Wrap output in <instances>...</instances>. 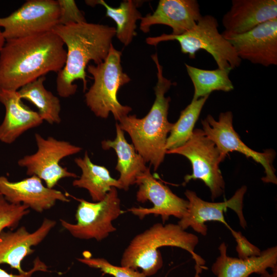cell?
Returning a JSON list of instances; mask_svg holds the SVG:
<instances>
[{"instance_id": "17", "label": "cell", "mask_w": 277, "mask_h": 277, "mask_svg": "<svg viewBox=\"0 0 277 277\" xmlns=\"http://www.w3.org/2000/svg\"><path fill=\"white\" fill-rule=\"evenodd\" d=\"M56 223L54 220L45 218L33 232H29L24 226L13 232L3 230L0 233V264H7L19 273H25L21 262L34 252L32 247L41 243Z\"/></svg>"}, {"instance_id": "31", "label": "cell", "mask_w": 277, "mask_h": 277, "mask_svg": "<svg viewBox=\"0 0 277 277\" xmlns=\"http://www.w3.org/2000/svg\"><path fill=\"white\" fill-rule=\"evenodd\" d=\"M38 271H48V267L38 257H37L33 262V267L29 271H25L24 273L14 274L9 273L0 268V277H31L34 273Z\"/></svg>"}, {"instance_id": "24", "label": "cell", "mask_w": 277, "mask_h": 277, "mask_svg": "<svg viewBox=\"0 0 277 277\" xmlns=\"http://www.w3.org/2000/svg\"><path fill=\"white\" fill-rule=\"evenodd\" d=\"M89 6L97 4L103 6L106 10V16L116 23V36L125 46L128 45L136 35V22L142 17L137 9L140 2L135 1H124L116 8L108 5L103 0L86 1Z\"/></svg>"}, {"instance_id": "22", "label": "cell", "mask_w": 277, "mask_h": 277, "mask_svg": "<svg viewBox=\"0 0 277 277\" xmlns=\"http://www.w3.org/2000/svg\"><path fill=\"white\" fill-rule=\"evenodd\" d=\"M74 162L82 174L73 181L72 185L86 189L93 202L103 200L112 187L122 189L118 180L111 176L105 167L93 163L87 151L83 157H76Z\"/></svg>"}, {"instance_id": "23", "label": "cell", "mask_w": 277, "mask_h": 277, "mask_svg": "<svg viewBox=\"0 0 277 277\" xmlns=\"http://www.w3.org/2000/svg\"><path fill=\"white\" fill-rule=\"evenodd\" d=\"M46 77L42 76L21 88L17 91L22 99L32 103L38 109L42 120L50 124L61 122V106L59 98L47 90L44 85Z\"/></svg>"}, {"instance_id": "3", "label": "cell", "mask_w": 277, "mask_h": 277, "mask_svg": "<svg viewBox=\"0 0 277 277\" xmlns=\"http://www.w3.org/2000/svg\"><path fill=\"white\" fill-rule=\"evenodd\" d=\"M157 68L155 98L148 114L143 118L127 115L119 121L120 128L130 136L136 152L157 170L166 154V144L173 123L168 120L170 97L165 94L176 83L164 77L157 54L151 55Z\"/></svg>"}, {"instance_id": "29", "label": "cell", "mask_w": 277, "mask_h": 277, "mask_svg": "<svg viewBox=\"0 0 277 277\" xmlns=\"http://www.w3.org/2000/svg\"><path fill=\"white\" fill-rule=\"evenodd\" d=\"M60 8L58 25H66L86 22L83 13L73 0H57Z\"/></svg>"}, {"instance_id": "7", "label": "cell", "mask_w": 277, "mask_h": 277, "mask_svg": "<svg viewBox=\"0 0 277 277\" xmlns=\"http://www.w3.org/2000/svg\"><path fill=\"white\" fill-rule=\"evenodd\" d=\"M80 204L75 213L76 224L61 219L63 228L74 237L100 241L116 229L112 221L123 213L117 188L112 187L102 201L90 202L75 199Z\"/></svg>"}, {"instance_id": "26", "label": "cell", "mask_w": 277, "mask_h": 277, "mask_svg": "<svg viewBox=\"0 0 277 277\" xmlns=\"http://www.w3.org/2000/svg\"><path fill=\"white\" fill-rule=\"evenodd\" d=\"M209 96L192 99L191 103L181 111L178 120L173 123L167 137L166 151L177 148L186 143L191 137L195 123Z\"/></svg>"}, {"instance_id": "4", "label": "cell", "mask_w": 277, "mask_h": 277, "mask_svg": "<svg viewBox=\"0 0 277 277\" xmlns=\"http://www.w3.org/2000/svg\"><path fill=\"white\" fill-rule=\"evenodd\" d=\"M198 237L182 229L178 224L156 223L135 236L124 251L121 266L134 270L140 268L146 276L155 274L163 265L158 249L164 246L181 248L190 253L196 263V273L205 261L194 252Z\"/></svg>"}, {"instance_id": "9", "label": "cell", "mask_w": 277, "mask_h": 277, "mask_svg": "<svg viewBox=\"0 0 277 277\" xmlns=\"http://www.w3.org/2000/svg\"><path fill=\"white\" fill-rule=\"evenodd\" d=\"M35 140L37 151L24 156L17 162L20 167L26 169L28 175L37 176L50 189L63 178L78 177L62 166L60 162L67 156L80 152L82 150L81 147L52 136L44 138L39 133L35 134Z\"/></svg>"}, {"instance_id": "14", "label": "cell", "mask_w": 277, "mask_h": 277, "mask_svg": "<svg viewBox=\"0 0 277 277\" xmlns=\"http://www.w3.org/2000/svg\"><path fill=\"white\" fill-rule=\"evenodd\" d=\"M239 58L265 67L277 65V18L239 34L223 32Z\"/></svg>"}, {"instance_id": "6", "label": "cell", "mask_w": 277, "mask_h": 277, "mask_svg": "<svg viewBox=\"0 0 277 277\" xmlns=\"http://www.w3.org/2000/svg\"><path fill=\"white\" fill-rule=\"evenodd\" d=\"M218 27L216 18L207 14L202 16L193 28L182 34H163L147 37L146 41L149 45L156 46L161 42L176 41L182 52L190 58H194L197 52L204 50L213 57L217 68L232 70L240 66L242 60L231 44L219 32Z\"/></svg>"}, {"instance_id": "28", "label": "cell", "mask_w": 277, "mask_h": 277, "mask_svg": "<svg viewBox=\"0 0 277 277\" xmlns=\"http://www.w3.org/2000/svg\"><path fill=\"white\" fill-rule=\"evenodd\" d=\"M77 260L90 267L99 269L104 273L114 277H146L143 272L130 268L112 265L104 258L84 255L83 258H77Z\"/></svg>"}, {"instance_id": "2", "label": "cell", "mask_w": 277, "mask_h": 277, "mask_svg": "<svg viewBox=\"0 0 277 277\" xmlns=\"http://www.w3.org/2000/svg\"><path fill=\"white\" fill-rule=\"evenodd\" d=\"M52 31L59 36L67 48L64 67L57 73L56 90L62 97L75 93L77 86L74 82L81 80L87 89L86 69L90 61L96 65L104 61L109 53L116 28L107 25L87 22L58 25Z\"/></svg>"}, {"instance_id": "19", "label": "cell", "mask_w": 277, "mask_h": 277, "mask_svg": "<svg viewBox=\"0 0 277 277\" xmlns=\"http://www.w3.org/2000/svg\"><path fill=\"white\" fill-rule=\"evenodd\" d=\"M17 91L0 89V103L5 115L0 125V141L10 144L27 130L41 125L43 120L36 111L22 102Z\"/></svg>"}, {"instance_id": "11", "label": "cell", "mask_w": 277, "mask_h": 277, "mask_svg": "<svg viewBox=\"0 0 277 277\" xmlns=\"http://www.w3.org/2000/svg\"><path fill=\"white\" fill-rule=\"evenodd\" d=\"M60 8L55 0H28L5 17H0L6 40L52 31L58 25Z\"/></svg>"}, {"instance_id": "20", "label": "cell", "mask_w": 277, "mask_h": 277, "mask_svg": "<svg viewBox=\"0 0 277 277\" xmlns=\"http://www.w3.org/2000/svg\"><path fill=\"white\" fill-rule=\"evenodd\" d=\"M226 244L219 247L220 255L211 266L216 277H249L253 273L260 275L268 269L277 266V246L261 251L260 255L242 259L228 256Z\"/></svg>"}, {"instance_id": "33", "label": "cell", "mask_w": 277, "mask_h": 277, "mask_svg": "<svg viewBox=\"0 0 277 277\" xmlns=\"http://www.w3.org/2000/svg\"><path fill=\"white\" fill-rule=\"evenodd\" d=\"M5 42L6 39L3 35V32L0 28V51L2 49Z\"/></svg>"}, {"instance_id": "12", "label": "cell", "mask_w": 277, "mask_h": 277, "mask_svg": "<svg viewBox=\"0 0 277 277\" xmlns=\"http://www.w3.org/2000/svg\"><path fill=\"white\" fill-rule=\"evenodd\" d=\"M246 191L247 187L243 186L227 201L209 202L199 197L194 191L186 190L185 195L188 201V208L177 224L185 230L191 227L195 232L204 236L207 233L208 228L205 224L207 222H220L230 229L231 228L225 220L224 212L227 208H230L237 214L241 227L245 229L247 222L243 208L244 196Z\"/></svg>"}, {"instance_id": "15", "label": "cell", "mask_w": 277, "mask_h": 277, "mask_svg": "<svg viewBox=\"0 0 277 277\" xmlns=\"http://www.w3.org/2000/svg\"><path fill=\"white\" fill-rule=\"evenodd\" d=\"M0 194L10 203L24 204L38 213L50 209L57 201H70L61 191L45 186L35 175L14 182L0 176Z\"/></svg>"}, {"instance_id": "10", "label": "cell", "mask_w": 277, "mask_h": 277, "mask_svg": "<svg viewBox=\"0 0 277 277\" xmlns=\"http://www.w3.org/2000/svg\"><path fill=\"white\" fill-rule=\"evenodd\" d=\"M202 124L205 134L214 143L218 149L222 162L229 152H240L263 167L265 176L262 180L264 182L277 184L275 171L272 165L275 155L274 151L266 150L260 152L245 145L233 128V114L231 111L221 113L217 121L208 114L202 121Z\"/></svg>"}, {"instance_id": "13", "label": "cell", "mask_w": 277, "mask_h": 277, "mask_svg": "<svg viewBox=\"0 0 277 277\" xmlns=\"http://www.w3.org/2000/svg\"><path fill=\"white\" fill-rule=\"evenodd\" d=\"M150 168L140 175L135 184L138 186L136 200L141 203L149 201L153 204L151 208L132 207L128 211L143 219L149 214L160 215L163 223L170 216L181 219L186 212L188 200L175 194L167 186L158 181L150 172Z\"/></svg>"}, {"instance_id": "21", "label": "cell", "mask_w": 277, "mask_h": 277, "mask_svg": "<svg viewBox=\"0 0 277 277\" xmlns=\"http://www.w3.org/2000/svg\"><path fill=\"white\" fill-rule=\"evenodd\" d=\"M116 137L113 141L104 140L101 142L104 150L110 148L115 151L117 162L115 169L120 173L117 180L122 189L128 190L135 184L136 178L147 169L146 162L135 150L132 144L128 143L124 136V131L116 123Z\"/></svg>"}, {"instance_id": "1", "label": "cell", "mask_w": 277, "mask_h": 277, "mask_svg": "<svg viewBox=\"0 0 277 277\" xmlns=\"http://www.w3.org/2000/svg\"><path fill=\"white\" fill-rule=\"evenodd\" d=\"M53 31L6 40L0 51V89L18 91L49 72L58 73L67 55Z\"/></svg>"}, {"instance_id": "5", "label": "cell", "mask_w": 277, "mask_h": 277, "mask_svg": "<svg viewBox=\"0 0 277 277\" xmlns=\"http://www.w3.org/2000/svg\"><path fill=\"white\" fill-rule=\"evenodd\" d=\"M121 56V52L112 44L103 62L87 66L94 82L85 95L87 106L96 116L107 118L111 112L118 122L132 110L130 107L122 105L117 98L119 89L131 81L123 71Z\"/></svg>"}, {"instance_id": "30", "label": "cell", "mask_w": 277, "mask_h": 277, "mask_svg": "<svg viewBox=\"0 0 277 277\" xmlns=\"http://www.w3.org/2000/svg\"><path fill=\"white\" fill-rule=\"evenodd\" d=\"M229 230L237 243L236 251L239 258L245 259L260 255L261 250L251 243L241 232L236 231L231 228Z\"/></svg>"}, {"instance_id": "32", "label": "cell", "mask_w": 277, "mask_h": 277, "mask_svg": "<svg viewBox=\"0 0 277 277\" xmlns=\"http://www.w3.org/2000/svg\"><path fill=\"white\" fill-rule=\"evenodd\" d=\"M271 269V272L266 270L260 275V277H277V266Z\"/></svg>"}, {"instance_id": "8", "label": "cell", "mask_w": 277, "mask_h": 277, "mask_svg": "<svg viewBox=\"0 0 277 277\" xmlns=\"http://www.w3.org/2000/svg\"><path fill=\"white\" fill-rule=\"evenodd\" d=\"M166 154L182 155L190 161L192 173L184 177V184L192 180L202 181L209 188L212 200L224 194L225 184L219 168L222 162L220 153L202 129H194L192 136L186 143L167 151Z\"/></svg>"}, {"instance_id": "16", "label": "cell", "mask_w": 277, "mask_h": 277, "mask_svg": "<svg viewBox=\"0 0 277 277\" xmlns=\"http://www.w3.org/2000/svg\"><path fill=\"white\" fill-rule=\"evenodd\" d=\"M196 0H160L155 11L141 19L140 29L148 32L154 25H164L172 29L171 34L179 35L192 28L202 17Z\"/></svg>"}, {"instance_id": "25", "label": "cell", "mask_w": 277, "mask_h": 277, "mask_svg": "<svg viewBox=\"0 0 277 277\" xmlns=\"http://www.w3.org/2000/svg\"><path fill=\"white\" fill-rule=\"evenodd\" d=\"M185 65L194 87L192 99L197 100L209 96L214 91L227 92L234 89L233 85L229 76L231 71L230 69L206 70L187 64Z\"/></svg>"}, {"instance_id": "18", "label": "cell", "mask_w": 277, "mask_h": 277, "mask_svg": "<svg viewBox=\"0 0 277 277\" xmlns=\"http://www.w3.org/2000/svg\"><path fill=\"white\" fill-rule=\"evenodd\" d=\"M276 18V0H232L230 10L223 17L222 24L224 32L239 34Z\"/></svg>"}, {"instance_id": "27", "label": "cell", "mask_w": 277, "mask_h": 277, "mask_svg": "<svg viewBox=\"0 0 277 277\" xmlns=\"http://www.w3.org/2000/svg\"><path fill=\"white\" fill-rule=\"evenodd\" d=\"M29 212L27 205L10 203L0 194V233L6 228L16 227Z\"/></svg>"}]
</instances>
